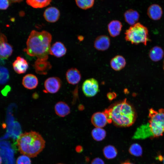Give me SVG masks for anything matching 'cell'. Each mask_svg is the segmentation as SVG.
I'll return each mask as SVG.
<instances>
[{"label":"cell","mask_w":164,"mask_h":164,"mask_svg":"<svg viewBox=\"0 0 164 164\" xmlns=\"http://www.w3.org/2000/svg\"><path fill=\"white\" fill-rule=\"evenodd\" d=\"M104 112L107 116L108 123L112 122L119 127L130 126L136 118L134 108L126 99L113 104Z\"/></svg>","instance_id":"obj_1"},{"label":"cell","mask_w":164,"mask_h":164,"mask_svg":"<svg viewBox=\"0 0 164 164\" xmlns=\"http://www.w3.org/2000/svg\"><path fill=\"white\" fill-rule=\"evenodd\" d=\"M149 120L146 124L138 128L132 137L134 139H144L162 136L164 133V109L149 110Z\"/></svg>","instance_id":"obj_2"},{"label":"cell","mask_w":164,"mask_h":164,"mask_svg":"<svg viewBox=\"0 0 164 164\" xmlns=\"http://www.w3.org/2000/svg\"><path fill=\"white\" fill-rule=\"evenodd\" d=\"M52 39L49 32L33 30L26 42V48L24 50L27 54L37 59L47 60Z\"/></svg>","instance_id":"obj_3"},{"label":"cell","mask_w":164,"mask_h":164,"mask_svg":"<svg viewBox=\"0 0 164 164\" xmlns=\"http://www.w3.org/2000/svg\"><path fill=\"white\" fill-rule=\"evenodd\" d=\"M45 141L39 133L31 131L20 134L17 139L18 150L30 158L36 157L45 147Z\"/></svg>","instance_id":"obj_4"},{"label":"cell","mask_w":164,"mask_h":164,"mask_svg":"<svg viewBox=\"0 0 164 164\" xmlns=\"http://www.w3.org/2000/svg\"><path fill=\"white\" fill-rule=\"evenodd\" d=\"M125 39L132 44L142 43L146 45L150 41L147 28L140 23L137 22L126 30Z\"/></svg>","instance_id":"obj_5"},{"label":"cell","mask_w":164,"mask_h":164,"mask_svg":"<svg viewBox=\"0 0 164 164\" xmlns=\"http://www.w3.org/2000/svg\"><path fill=\"white\" fill-rule=\"evenodd\" d=\"M82 88L85 96L88 97H92L95 96L99 91V84L95 79L89 78L83 82Z\"/></svg>","instance_id":"obj_6"},{"label":"cell","mask_w":164,"mask_h":164,"mask_svg":"<svg viewBox=\"0 0 164 164\" xmlns=\"http://www.w3.org/2000/svg\"><path fill=\"white\" fill-rule=\"evenodd\" d=\"M62 81L57 77H51L46 79L44 83L45 93L54 94L57 92L61 86Z\"/></svg>","instance_id":"obj_7"},{"label":"cell","mask_w":164,"mask_h":164,"mask_svg":"<svg viewBox=\"0 0 164 164\" xmlns=\"http://www.w3.org/2000/svg\"><path fill=\"white\" fill-rule=\"evenodd\" d=\"M13 50L12 46L8 43L5 36L0 32V60L8 58L12 54Z\"/></svg>","instance_id":"obj_8"},{"label":"cell","mask_w":164,"mask_h":164,"mask_svg":"<svg viewBox=\"0 0 164 164\" xmlns=\"http://www.w3.org/2000/svg\"><path fill=\"white\" fill-rule=\"evenodd\" d=\"M33 66L36 73L40 75L46 74L51 69L52 66L47 60L37 59Z\"/></svg>","instance_id":"obj_9"},{"label":"cell","mask_w":164,"mask_h":164,"mask_svg":"<svg viewBox=\"0 0 164 164\" xmlns=\"http://www.w3.org/2000/svg\"><path fill=\"white\" fill-rule=\"evenodd\" d=\"M91 122L95 127L102 128L108 123L107 116L104 112H97L94 113L91 118Z\"/></svg>","instance_id":"obj_10"},{"label":"cell","mask_w":164,"mask_h":164,"mask_svg":"<svg viewBox=\"0 0 164 164\" xmlns=\"http://www.w3.org/2000/svg\"><path fill=\"white\" fill-rule=\"evenodd\" d=\"M110 45L109 37L106 35L100 36L96 38L94 42V46L97 50L104 51L108 49Z\"/></svg>","instance_id":"obj_11"},{"label":"cell","mask_w":164,"mask_h":164,"mask_svg":"<svg viewBox=\"0 0 164 164\" xmlns=\"http://www.w3.org/2000/svg\"><path fill=\"white\" fill-rule=\"evenodd\" d=\"M60 15L59 10L56 8L50 7L47 8L43 13L45 19L51 23L56 22L59 19Z\"/></svg>","instance_id":"obj_12"},{"label":"cell","mask_w":164,"mask_h":164,"mask_svg":"<svg viewBox=\"0 0 164 164\" xmlns=\"http://www.w3.org/2000/svg\"><path fill=\"white\" fill-rule=\"evenodd\" d=\"M81 77L80 72L76 68H71L69 69L66 73L67 82L72 85L77 84L80 81Z\"/></svg>","instance_id":"obj_13"},{"label":"cell","mask_w":164,"mask_h":164,"mask_svg":"<svg viewBox=\"0 0 164 164\" xmlns=\"http://www.w3.org/2000/svg\"><path fill=\"white\" fill-rule=\"evenodd\" d=\"M67 53V49L60 42H56L51 46L49 54L56 57H61Z\"/></svg>","instance_id":"obj_14"},{"label":"cell","mask_w":164,"mask_h":164,"mask_svg":"<svg viewBox=\"0 0 164 164\" xmlns=\"http://www.w3.org/2000/svg\"><path fill=\"white\" fill-rule=\"evenodd\" d=\"M14 71L17 73L21 74L26 72L29 67L28 62L23 58L18 56L12 63Z\"/></svg>","instance_id":"obj_15"},{"label":"cell","mask_w":164,"mask_h":164,"mask_svg":"<svg viewBox=\"0 0 164 164\" xmlns=\"http://www.w3.org/2000/svg\"><path fill=\"white\" fill-rule=\"evenodd\" d=\"M22 84L26 89L32 90L35 88L38 84V80L37 77L32 74H28L23 77Z\"/></svg>","instance_id":"obj_16"},{"label":"cell","mask_w":164,"mask_h":164,"mask_svg":"<svg viewBox=\"0 0 164 164\" xmlns=\"http://www.w3.org/2000/svg\"><path fill=\"white\" fill-rule=\"evenodd\" d=\"M147 14L150 19L153 20H157L161 18L162 14V10L159 5L153 4L148 8Z\"/></svg>","instance_id":"obj_17"},{"label":"cell","mask_w":164,"mask_h":164,"mask_svg":"<svg viewBox=\"0 0 164 164\" xmlns=\"http://www.w3.org/2000/svg\"><path fill=\"white\" fill-rule=\"evenodd\" d=\"M122 25L121 23L117 20H113L108 25V31L110 35L112 37L118 36L121 30Z\"/></svg>","instance_id":"obj_18"},{"label":"cell","mask_w":164,"mask_h":164,"mask_svg":"<svg viewBox=\"0 0 164 164\" xmlns=\"http://www.w3.org/2000/svg\"><path fill=\"white\" fill-rule=\"evenodd\" d=\"M110 64L111 67L115 71H119L125 67L126 61L122 56L117 55L111 60Z\"/></svg>","instance_id":"obj_19"},{"label":"cell","mask_w":164,"mask_h":164,"mask_svg":"<svg viewBox=\"0 0 164 164\" xmlns=\"http://www.w3.org/2000/svg\"><path fill=\"white\" fill-rule=\"evenodd\" d=\"M54 109L55 113L58 116L64 117L68 115L70 111L69 105L65 102L60 101L55 105Z\"/></svg>","instance_id":"obj_20"},{"label":"cell","mask_w":164,"mask_h":164,"mask_svg":"<svg viewBox=\"0 0 164 164\" xmlns=\"http://www.w3.org/2000/svg\"><path fill=\"white\" fill-rule=\"evenodd\" d=\"M124 17L125 21L132 26L137 23L139 19V15L136 11L129 9L125 12Z\"/></svg>","instance_id":"obj_21"},{"label":"cell","mask_w":164,"mask_h":164,"mask_svg":"<svg viewBox=\"0 0 164 164\" xmlns=\"http://www.w3.org/2000/svg\"><path fill=\"white\" fill-rule=\"evenodd\" d=\"M164 55V51L160 47L156 46L152 48L149 51V56L153 61H158L162 59Z\"/></svg>","instance_id":"obj_22"},{"label":"cell","mask_w":164,"mask_h":164,"mask_svg":"<svg viewBox=\"0 0 164 164\" xmlns=\"http://www.w3.org/2000/svg\"><path fill=\"white\" fill-rule=\"evenodd\" d=\"M103 152L104 157L107 159H112L116 157L118 154L117 149L111 145H107L104 147Z\"/></svg>","instance_id":"obj_23"},{"label":"cell","mask_w":164,"mask_h":164,"mask_svg":"<svg viewBox=\"0 0 164 164\" xmlns=\"http://www.w3.org/2000/svg\"><path fill=\"white\" fill-rule=\"evenodd\" d=\"M91 134L95 140L100 141L105 138L106 132L105 130L102 128L95 127L92 130Z\"/></svg>","instance_id":"obj_24"},{"label":"cell","mask_w":164,"mask_h":164,"mask_svg":"<svg viewBox=\"0 0 164 164\" xmlns=\"http://www.w3.org/2000/svg\"><path fill=\"white\" fill-rule=\"evenodd\" d=\"M52 0H26L27 4L34 8H41L49 5Z\"/></svg>","instance_id":"obj_25"},{"label":"cell","mask_w":164,"mask_h":164,"mask_svg":"<svg viewBox=\"0 0 164 164\" xmlns=\"http://www.w3.org/2000/svg\"><path fill=\"white\" fill-rule=\"evenodd\" d=\"M129 153L136 157H139L142 153V149L141 145L138 143L132 144L128 149Z\"/></svg>","instance_id":"obj_26"},{"label":"cell","mask_w":164,"mask_h":164,"mask_svg":"<svg viewBox=\"0 0 164 164\" xmlns=\"http://www.w3.org/2000/svg\"><path fill=\"white\" fill-rule=\"evenodd\" d=\"M77 6L80 8L87 9L92 7L94 3V0H75Z\"/></svg>","instance_id":"obj_27"},{"label":"cell","mask_w":164,"mask_h":164,"mask_svg":"<svg viewBox=\"0 0 164 164\" xmlns=\"http://www.w3.org/2000/svg\"><path fill=\"white\" fill-rule=\"evenodd\" d=\"M9 72L7 68L4 67L0 66V84L6 83L9 79Z\"/></svg>","instance_id":"obj_28"},{"label":"cell","mask_w":164,"mask_h":164,"mask_svg":"<svg viewBox=\"0 0 164 164\" xmlns=\"http://www.w3.org/2000/svg\"><path fill=\"white\" fill-rule=\"evenodd\" d=\"M16 164H31V161L30 157L26 155H22L17 158Z\"/></svg>","instance_id":"obj_29"},{"label":"cell","mask_w":164,"mask_h":164,"mask_svg":"<svg viewBox=\"0 0 164 164\" xmlns=\"http://www.w3.org/2000/svg\"><path fill=\"white\" fill-rule=\"evenodd\" d=\"M9 0H0V9H6L9 7Z\"/></svg>","instance_id":"obj_30"},{"label":"cell","mask_w":164,"mask_h":164,"mask_svg":"<svg viewBox=\"0 0 164 164\" xmlns=\"http://www.w3.org/2000/svg\"><path fill=\"white\" fill-rule=\"evenodd\" d=\"M91 164H105L104 161L99 158H96L93 159Z\"/></svg>","instance_id":"obj_31"},{"label":"cell","mask_w":164,"mask_h":164,"mask_svg":"<svg viewBox=\"0 0 164 164\" xmlns=\"http://www.w3.org/2000/svg\"><path fill=\"white\" fill-rule=\"evenodd\" d=\"M107 96L108 99L110 100H112L116 96V94L114 92H109L108 93Z\"/></svg>","instance_id":"obj_32"},{"label":"cell","mask_w":164,"mask_h":164,"mask_svg":"<svg viewBox=\"0 0 164 164\" xmlns=\"http://www.w3.org/2000/svg\"><path fill=\"white\" fill-rule=\"evenodd\" d=\"M121 164H134L133 163L127 161L124 162H123L121 163Z\"/></svg>","instance_id":"obj_33"},{"label":"cell","mask_w":164,"mask_h":164,"mask_svg":"<svg viewBox=\"0 0 164 164\" xmlns=\"http://www.w3.org/2000/svg\"><path fill=\"white\" fill-rule=\"evenodd\" d=\"M12 2H19L22 1V0H10Z\"/></svg>","instance_id":"obj_34"},{"label":"cell","mask_w":164,"mask_h":164,"mask_svg":"<svg viewBox=\"0 0 164 164\" xmlns=\"http://www.w3.org/2000/svg\"><path fill=\"white\" fill-rule=\"evenodd\" d=\"M2 159L1 157L0 156V164H2Z\"/></svg>","instance_id":"obj_35"},{"label":"cell","mask_w":164,"mask_h":164,"mask_svg":"<svg viewBox=\"0 0 164 164\" xmlns=\"http://www.w3.org/2000/svg\"><path fill=\"white\" fill-rule=\"evenodd\" d=\"M162 160H163V164H164V156L162 158Z\"/></svg>","instance_id":"obj_36"},{"label":"cell","mask_w":164,"mask_h":164,"mask_svg":"<svg viewBox=\"0 0 164 164\" xmlns=\"http://www.w3.org/2000/svg\"><path fill=\"white\" fill-rule=\"evenodd\" d=\"M163 69L164 70V62H163Z\"/></svg>","instance_id":"obj_37"},{"label":"cell","mask_w":164,"mask_h":164,"mask_svg":"<svg viewBox=\"0 0 164 164\" xmlns=\"http://www.w3.org/2000/svg\"><path fill=\"white\" fill-rule=\"evenodd\" d=\"M62 164V163H59V164Z\"/></svg>","instance_id":"obj_38"}]
</instances>
